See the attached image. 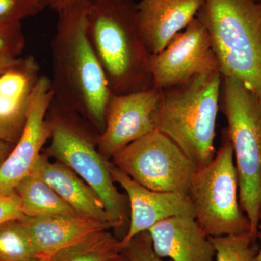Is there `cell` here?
<instances>
[{"label": "cell", "mask_w": 261, "mask_h": 261, "mask_svg": "<svg viewBox=\"0 0 261 261\" xmlns=\"http://www.w3.org/2000/svg\"><path fill=\"white\" fill-rule=\"evenodd\" d=\"M90 2L80 0L58 12L50 44V83L56 102L68 111L82 113L102 133L113 93L87 36Z\"/></svg>", "instance_id": "1"}, {"label": "cell", "mask_w": 261, "mask_h": 261, "mask_svg": "<svg viewBox=\"0 0 261 261\" xmlns=\"http://www.w3.org/2000/svg\"><path fill=\"white\" fill-rule=\"evenodd\" d=\"M134 0H91L87 16L89 42L113 94L153 88L150 53L137 25Z\"/></svg>", "instance_id": "2"}, {"label": "cell", "mask_w": 261, "mask_h": 261, "mask_svg": "<svg viewBox=\"0 0 261 261\" xmlns=\"http://www.w3.org/2000/svg\"><path fill=\"white\" fill-rule=\"evenodd\" d=\"M223 76L220 72L196 75L187 83L161 90L152 115L154 128L185 152L196 168L211 163Z\"/></svg>", "instance_id": "3"}, {"label": "cell", "mask_w": 261, "mask_h": 261, "mask_svg": "<svg viewBox=\"0 0 261 261\" xmlns=\"http://www.w3.org/2000/svg\"><path fill=\"white\" fill-rule=\"evenodd\" d=\"M210 35L223 77L261 100V0H204L196 15Z\"/></svg>", "instance_id": "4"}, {"label": "cell", "mask_w": 261, "mask_h": 261, "mask_svg": "<svg viewBox=\"0 0 261 261\" xmlns=\"http://www.w3.org/2000/svg\"><path fill=\"white\" fill-rule=\"evenodd\" d=\"M220 104L233 147L240 206L250 220V235L257 241L261 211V100L241 81L223 77Z\"/></svg>", "instance_id": "5"}, {"label": "cell", "mask_w": 261, "mask_h": 261, "mask_svg": "<svg viewBox=\"0 0 261 261\" xmlns=\"http://www.w3.org/2000/svg\"><path fill=\"white\" fill-rule=\"evenodd\" d=\"M188 195L196 221L209 238L250 233V220L240 206L233 147L226 129L214 160L196 169Z\"/></svg>", "instance_id": "6"}, {"label": "cell", "mask_w": 261, "mask_h": 261, "mask_svg": "<svg viewBox=\"0 0 261 261\" xmlns=\"http://www.w3.org/2000/svg\"><path fill=\"white\" fill-rule=\"evenodd\" d=\"M49 111L50 145L47 155L64 163L82 177L102 200L114 228L123 227L127 220L126 198L114 185L110 163L96 149L88 135L65 114L53 98Z\"/></svg>", "instance_id": "7"}, {"label": "cell", "mask_w": 261, "mask_h": 261, "mask_svg": "<svg viewBox=\"0 0 261 261\" xmlns=\"http://www.w3.org/2000/svg\"><path fill=\"white\" fill-rule=\"evenodd\" d=\"M115 166L152 191L188 195L196 166L159 130L132 142L112 157Z\"/></svg>", "instance_id": "8"}, {"label": "cell", "mask_w": 261, "mask_h": 261, "mask_svg": "<svg viewBox=\"0 0 261 261\" xmlns=\"http://www.w3.org/2000/svg\"><path fill=\"white\" fill-rule=\"evenodd\" d=\"M149 63L153 87L160 90L186 84L196 75L220 72L209 33L197 17L162 50L151 55Z\"/></svg>", "instance_id": "9"}, {"label": "cell", "mask_w": 261, "mask_h": 261, "mask_svg": "<svg viewBox=\"0 0 261 261\" xmlns=\"http://www.w3.org/2000/svg\"><path fill=\"white\" fill-rule=\"evenodd\" d=\"M53 98L50 79L41 75L31 94L23 133L0 166V197L14 192L20 180L32 172L40 151L50 138L51 125L47 116Z\"/></svg>", "instance_id": "10"}, {"label": "cell", "mask_w": 261, "mask_h": 261, "mask_svg": "<svg viewBox=\"0 0 261 261\" xmlns=\"http://www.w3.org/2000/svg\"><path fill=\"white\" fill-rule=\"evenodd\" d=\"M161 90L156 88L126 94H113L106 110V127L96 139L98 151L106 159L154 128L152 115Z\"/></svg>", "instance_id": "11"}, {"label": "cell", "mask_w": 261, "mask_h": 261, "mask_svg": "<svg viewBox=\"0 0 261 261\" xmlns=\"http://www.w3.org/2000/svg\"><path fill=\"white\" fill-rule=\"evenodd\" d=\"M110 171L113 181L126 191L129 202V226L120 240L121 250L137 235L148 231L163 220L178 216L195 217V208L189 195L149 190L132 179L113 163H110Z\"/></svg>", "instance_id": "12"}, {"label": "cell", "mask_w": 261, "mask_h": 261, "mask_svg": "<svg viewBox=\"0 0 261 261\" xmlns=\"http://www.w3.org/2000/svg\"><path fill=\"white\" fill-rule=\"evenodd\" d=\"M40 75L34 56L0 75V140L16 144L23 133L33 89Z\"/></svg>", "instance_id": "13"}, {"label": "cell", "mask_w": 261, "mask_h": 261, "mask_svg": "<svg viewBox=\"0 0 261 261\" xmlns=\"http://www.w3.org/2000/svg\"><path fill=\"white\" fill-rule=\"evenodd\" d=\"M204 0H140L139 32L150 55L162 50L195 18Z\"/></svg>", "instance_id": "14"}, {"label": "cell", "mask_w": 261, "mask_h": 261, "mask_svg": "<svg viewBox=\"0 0 261 261\" xmlns=\"http://www.w3.org/2000/svg\"><path fill=\"white\" fill-rule=\"evenodd\" d=\"M154 251L173 261H215L211 238L191 216H178L160 221L148 230Z\"/></svg>", "instance_id": "15"}, {"label": "cell", "mask_w": 261, "mask_h": 261, "mask_svg": "<svg viewBox=\"0 0 261 261\" xmlns=\"http://www.w3.org/2000/svg\"><path fill=\"white\" fill-rule=\"evenodd\" d=\"M21 219L30 234L37 258L42 260L90 233L113 228L108 223L82 216H23Z\"/></svg>", "instance_id": "16"}, {"label": "cell", "mask_w": 261, "mask_h": 261, "mask_svg": "<svg viewBox=\"0 0 261 261\" xmlns=\"http://www.w3.org/2000/svg\"><path fill=\"white\" fill-rule=\"evenodd\" d=\"M31 173L45 181L80 216L108 223L114 228L99 196L64 163L51 162L47 155L41 154Z\"/></svg>", "instance_id": "17"}, {"label": "cell", "mask_w": 261, "mask_h": 261, "mask_svg": "<svg viewBox=\"0 0 261 261\" xmlns=\"http://www.w3.org/2000/svg\"><path fill=\"white\" fill-rule=\"evenodd\" d=\"M23 216L28 217L64 215L80 216L76 211L56 193L45 181L30 173L15 187Z\"/></svg>", "instance_id": "18"}, {"label": "cell", "mask_w": 261, "mask_h": 261, "mask_svg": "<svg viewBox=\"0 0 261 261\" xmlns=\"http://www.w3.org/2000/svg\"><path fill=\"white\" fill-rule=\"evenodd\" d=\"M121 252L120 240L103 230L58 250L44 261H109Z\"/></svg>", "instance_id": "19"}, {"label": "cell", "mask_w": 261, "mask_h": 261, "mask_svg": "<svg viewBox=\"0 0 261 261\" xmlns=\"http://www.w3.org/2000/svg\"><path fill=\"white\" fill-rule=\"evenodd\" d=\"M37 259L27 226L20 219L0 224V261H32Z\"/></svg>", "instance_id": "20"}, {"label": "cell", "mask_w": 261, "mask_h": 261, "mask_svg": "<svg viewBox=\"0 0 261 261\" xmlns=\"http://www.w3.org/2000/svg\"><path fill=\"white\" fill-rule=\"evenodd\" d=\"M210 238L216 249L215 261H256L259 247L249 232Z\"/></svg>", "instance_id": "21"}, {"label": "cell", "mask_w": 261, "mask_h": 261, "mask_svg": "<svg viewBox=\"0 0 261 261\" xmlns=\"http://www.w3.org/2000/svg\"><path fill=\"white\" fill-rule=\"evenodd\" d=\"M43 9L39 0H0V25L21 23Z\"/></svg>", "instance_id": "22"}, {"label": "cell", "mask_w": 261, "mask_h": 261, "mask_svg": "<svg viewBox=\"0 0 261 261\" xmlns=\"http://www.w3.org/2000/svg\"><path fill=\"white\" fill-rule=\"evenodd\" d=\"M25 47L21 23L0 25V53L20 57Z\"/></svg>", "instance_id": "23"}, {"label": "cell", "mask_w": 261, "mask_h": 261, "mask_svg": "<svg viewBox=\"0 0 261 261\" xmlns=\"http://www.w3.org/2000/svg\"><path fill=\"white\" fill-rule=\"evenodd\" d=\"M122 252L130 261H163L154 251L148 231L135 237Z\"/></svg>", "instance_id": "24"}, {"label": "cell", "mask_w": 261, "mask_h": 261, "mask_svg": "<svg viewBox=\"0 0 261 261\" xmlns=\"http://www.w3.org/2000/svg\"><path fill=\"white\" fill-rule=\"evenodd\" d=\"M23 216L18 195L15 192L0 197V224L13 219H20Z\"/></svg>", "instance_id": "25"}, {"label": "cell", "mask_w": 261, "mask_h": 261, "mask_svg": "<svg viewBox=\"0 0 261 261\" xmlns=\"http://www.w3.org/2000/svg\"><path fill=\"white\" fill-rule=\"evenodd\" d=\"M22 57H15L9 53H0V75L18 65Z\"/></svg>", "instance_id": "26"}, {"label": "cell", "mask_w": 261, "mask_h": 261, "mask_svg": "<svg viewBox=\"0 0 261 261\" xmlns=\"http://www.w3.org/2000/svg\"><path fill=\"white\" fill-rule=\"evenodd\" d=\"M15 144L0 140V166L5 162L15 147Z\"/></svg>", "instance_id": "27"}, {"label": "cell", "mask_w": 261, "mask_h": 261, "mask_svg": "<svg viewBox=\"0 0 261 261\" xmlns=\"http://www.w3.org/2000/svg\"><path fill=\"white\" fill-rule=\"evenodd\" d=\"M79 1L80 0H49L47 8H51V9L58 12Z\"/></svg>", "instance_id": "28"}, {"label": "cell", "mask_w": 261, "mask_h": 261, "mask_svg": "<svg viewBox=\"0 0 261 261\" xmlns=\"http://www.w3.org/2000/svg\"><path fill=\"white\" fill-rule=\"evenodd\" d=\"M258 230V238L260 239V247H259L258 252H257L256 261H261V211L260 217H259Z\"/></svg>", "instance_id": "29"}, {"label": "cell", "mask_w": 261, "mask_h": 261, "mask_svg": "<svg viewBox=\"0 0 261 261\" xmlns=\"http://www.w3.org/2000/svg\"><path fill=\"white\" fill-rule=\"evenodd\" d=\"M109 261H130L128 260V257H127L126 255H125L124 253H123V252H121V254H120L118 256H117L116 257H115V258L112 259V260H109Z\"/></svg>", "instance_id": "30"}, {"label": "cell", "mask_w": 261, "mask_h": 261, "mask_svg": "<svg viewBox=\"0 0 261 261\" xmlns=\"http://www.w3.org/2000/svg\"><path fill=\"white\" fill-rule=\"evenodd\" d=\"M49 1V0H39V2H40L41 4H42L44 8H47V5Z\"/></svg>", "instance_id": "31"}, {"label": "cell", "mask_w": 261, "mask_h": 261, "mask_svg": "<svg viewBox=\"0 0 261 261\" xmlns=\"http://www.w3.org/2000/svg\"><path fill=\"white\" fill-rule=\"evenodd\" d=\"M32 261H44V260H40V259L37 258V259H35V260H34Z\"/></svg>", "instance_id": "32"}]
</instances>
